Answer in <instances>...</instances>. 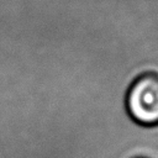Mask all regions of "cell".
I'll return each instance as SVG.
<instances>
[{
	"mask_svg": "<svg viewBox=\"0 0 158 158\" xmlns=\"http://www.w3.org/2000/svg\"><path fill=\"white\" fill-rule=\"evenodd\" d=\"M125 109L136 125L158 127V72H143L130 83L125 94Z\"/></svg>",
	"mask_w": 158,
	"mask_h": 158,
	"instance_id": "cell-1",
	"label": "cell"
},
{
	"mask_svg": "<svg viewBox=\"0 0 158 158\" xmlns=\"http://www.w3.org/2000/svg\"><path fill=\"white\" fill-rule=\"evenodd\" d=\"M135 158H147V157H135Z\"/></svg>",
	"mask_w": 158,
	"mask_h": 158,
	"instance_id": "cell-2",
	"label": "cell"
}]
</instances>
